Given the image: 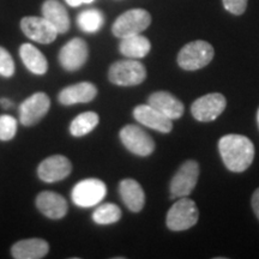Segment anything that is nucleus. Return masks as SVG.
Returning <instances> with one entry per match:
<instances>
[{
  "label": "nucleus",
  "mask_w": 259,
  "mask_h": 259,
  "mask_svg": "<svg viewBox=\"0 0 259 259\" xmlns=\"http://www.w3.org/2000/svg\"><path fill=\"white\" fill-rule=\"evenodd\" d=\"M134 116L142 125L153 128L155 131L162 132V134H169L173 130V120L149 103L136 107L134 109Z\"/></svg>",
  "instance_id": "4468645a"
},
{
  "label": "nucleus",
  "mask_w": 259,
  "mask_h": 259,
  "mask_svg": "<svg viewBox=\"0 0 259 259\" xmlns=\"http://www.w3.org/2000/svg\"><path fill=\"white\" fill-rule=\"evenodd\" d=\"M219 151L225 166L235 173L247 169L254 158L253 143L241 135L223 136L219 141Z\"/></svg>",
  "instance_id": "f257e3e1"
},
{
  "label": "nucleus",
  "mask_w": 259,
  "mask_h": 259,
  "mask_svg": "<svg viewBox=\"0 0 259 259\" xmlns=\"http://www.w3.org/2000/svg\"><path fill=\"white\" fill-rule=\"evenodd\" d=\"M18 122L12 115H0V141H11L17 134Z\"/></svg>",
  "instance_id": "a878e982"
},
{
  "label": "nucleus",
  "mask_w": 259,
  "mask_h": 259,
  "mask_svg": "<svg viewBox=\"0 0 259 259\" xmlns=\"http://www.w3.org/2000/svg\"><path fill=\"white\" fill-rule=\"evenodd\" d=\"M88 56L89 50L87 42L80 37H74L60 50L59 61L64 70L73 72L82 69L88 60Z\"/></svg>",
  "instance_id": "9b49d317"
},
{
  "label": "nucleus",
  "mask_w": 259,
  "mask_h": 259,
  "mask_svg": "<svg viewBox=\"0 0 259 259\" xmlns=\"http://www.w3.org/2000/svg\"><path fill=\"white\" fill-rule=\"evenodd\" d=\"M19 56L23 61L24 66L30 71L31 73L42 76L47 72L48 61L46 57L40 50H37L34 45L23 44L19 47Z\"/></svg>",
  "instance_id": "412c9836"
},
{
  "label": "nucleus",
  "mask_w": 259,
  "mask_h": 259,
  "mask_svg": "<svg viewBox=\"0 0 259 259\" xmlns=\"http://www.w3.org/2000/svg\"><path fill=\"white\" fill-rule=\"evenodd\" d=\"M121 143L137 156H149L154 153L155 142L151 136L137 125H126L120 130Z\"/></svg>",
  "instance_id": "0eeeda50"
},
{
  "label": "nucleus",
  "mask_w": 259,
  "mask_h": 259,
  "mask_svg": "<svg viewBox=\"0 0 259 259\" xmlns=\"http://www.w3.org/2000/svg\"><path fill=\"white\" fill-rule=\"evenodd\" d=\"M148 103L153 106L154 108H156L157 111L163 113L171 120H177V119L181 118L184 111H185L183 102L167 92H156L151 94L149 96Z\"/></svg>",
  "instance_id": "f3484780"
},
{
  "label": "nucleus",
  "mask_w": 259,
  "mask_h": 259,
  "mask_svg": "<svg viewBox=\"0 0 259 259\" xmlns=\"http://www.w3.org/2000/svg\"><path fill=\"white\" fill-rule=\"evenodd\" d=\"M145 78H147V70L143 64L136 59L115 61L108 71V79L115 85H138L143 83Z\"/></svg>",
  "instance_id": "7ed1b4c3"
},
{
  "label": "nucleus",
  "mask_w": 259,
  "mask_h": 259,
  "mask_svg": "<svg viewBox=\"0 0 259 259\" xmlns=\"http://www.w3.org/2000/svg\"><path fill=\"white\" fill-rule=\"evenodd\" d=\"M151 23V16L147 10L134 9L128 10L119 16L112 25V32L114 36L124 38L132 35L141 34Z\"/></svg>",
  "instance_id": "39448f33"
},
{
  "label": "nucleus",
  "mask_w": 259,
  "mask_h": 259,
  "mask_svg": "<svg viewBox=\"0 0 259 259\" xmlns=\"http://www.w3.org/2000/svg\"><path fill=\"white\" fill-rule=\"evenodd\" d=\"M119 193H120L122 202L132 212H139L144 208L145 193L136 180L124 179L120 181Z\"/></svg>",
  "instance_id": "aec40b11"
},
{
  "label": "nucleus",
  "mask_w": 259,
  "mask_h": 259,
  "mask_svg": "<svg viewBox=\"0 0 259 259\" xmlns=\"http://www.w3.org/2000/svg\"><path fill=\"white\" fill-rule=\"evenodd\" d=\"M252 209L259 220V189L255 190L253 196H252Z\"/></svg>",
  "instance_id": "c85d7f7f"
},
{
  "label": "nucleus",
  "mask_w": 259,
  "mask_h": 259,
  "mask_svg": "<svg viewBox=\"0 0 259 259\" xmlns=\"http://www.w3.org/2000/svg\"><path fill=\"white\" fill-rule=\"evenodd\" d=\"M0 106H2L3 108L9 109V108H11L12 106H14V103H12L11 100L6 99V97H3V99H0Z\"/></svg>",
  "instance_id": "7c9ffc66"
},
{
  "label": "nucleus",
  "mask_w": 259,
  "mask_h": 259,
  "mask_svg": "<svg viewBox=\"0 0 259 259\" xmlns=\"http://www.w3.org/2000/svg\"><path fill=\"white\" fill-rule=\"evenodd\" d=\"M199 211L192 199L181 197L167 213V227L173 232H181L192 227L198 222Z\"/></svg>",
  "instance_id": "20e7f679"
},
{
  "label": "nucleus",
  "mask_w": 259,
  "mask_h": 259,
  "mask_svg": "<svg viewBox=\"0 0 259 259\" xmlns=\"http://www.w3.org/2000/svg\"><path fill=\"white\" fill-rule=\"evenodd\" d=\"M42 17L46 18L57 29L58 34H65L70 29V17L67 10L58 0H46L41 8Z\"/></svg>",
  "instance_id": "a211bd4d"
},
{
  "label": "nucleus",
  "mask_w": 259,
  "mask_h": 259,
  "mask_svg": "<svg viewBox=\"0 0 259 259\" xmlns=\"http://www.w3.org/2000/svg\"><path fill=\"white\" fill-rule=\"evenodd\" d=\"M51 108V100L47 94L38 92L25 99L19 106V121L24 126H34L47 114Z\"/></svg>",
  "instance_id": "1a4fd4ad"
},
{
  "label": "nucleus",
  "mask_w": 259,
  "mask_h": 259,
  "mask_svg": "<svg viewBox=\"0 0 259 259\" xmlns=\"http://www.w3.org/2000/svg\"><path fill=\"white\" fill-rule=\"evenodd\" d=\"M257 121H258V126H259V108H258V113H257Z\"/></svg>",
  "instance_id": "2f4dec72"
},
{
  "label": "nucleus",
  "mask_w": 259,
  "mask_h": 259,
  "mask_svg": "<svg viewBox=\"0 0 259 259\" xmlns=\"http://www.w3.org/2000/svg\"><path fill=\"white\" fill-rule=\"evenodd\" d=\"M107 194V186L102 180L90 178L77 183L71 192L74 205L79 208H92L103 200Z\"/></svg>",
  "instance_id": "423d86ee"
},
{
  "label": "nucleus",
  "mask_w": 259,
  "mask_h": 259,
  "mask_svg": "<svg viewBox=\"0 0 259 259\" xmlns=\"http://www.w3.org/2000/svg\"><path fill=\"white\" fill-rule=\"evenodd\" d=\"M223 6L228 12L233 15H242L247 8L248 0H222Z\"/></svg>",
  "instance_id": "cd10ccee"
},
{
  "label": "nucleus",
  "mask_w": 259,
  "mask_h": 259,
  "mask_svg": "<svg viewBox=\"0 0 259 259\" xmlns=\"http://www.w3.org/2000/svg\"><path fill=\"white\" fill-rule=\"evenodd\" d=\"M36 206L40 211L48 219L59 220L66 216L67 206L66 199L59 193L45 191L36 197Z\"/></svg>",
  "instance_id": "2eb2a0df"
},
{
  "label": "nucleus",
  "mask_w": 259,
  "mask_h": 259,
  "mask_svg": "<svg viewBox=\"0 0 259 259\" xmlns=\"http://www.w3.org/2000/svg\"><path fill=\"white\" fill-rule=\"evenodd\" d=\"M151 50V44L143 35L137 34L121 38L119 51L128 59H142L147 57Z\"/></svg>",
  "instance_id": "4be33fe9"
},
{
  "label": "nucleus",
  "mask_w": 259,
  "mask_h": 259,
  "mask_svg": "<svg viewBox=\"0 0 259 259\" xmlns=\"http://www.w3.org/2000/svg\"><path fill=\"white\" fill-rule=\"evenodd\" d=\"M105 23V16L100 10L89 9L82 11L77 17V24L84 32H97Z\"/></svg>",
  "instance_id": "b1692460"
},
{
  "label": "nucleus",
  "mask_w": 259,
  "mask_h": 259,
  "mask_svg": "<svg viewBox=\"0 0 259 259\" xmlns=\"http://www.w3.org/2000/svg\"><path fill=\"white\" fill-rule=\"evenodd\" d=\"M121 219V210L118 205L112 203H105L97 206L93 213V221L96 225L107 226L118 222Z\"/></svg>",
  "instance_id": "393cba45"
},
{
  "label": "nucleus",
  "mask_w": 259,
  "mask_h": 259,
  "mask_svg": "<svg viewBox=\"0 0 259 259\" xmlns=\"http://www.w3.org/2000/svg\"><path fill=\"white\" fill-rule=\"evenodd\" d=\"M100 118L95 112H85L77 115L70 125V134L73 137H83L90 134L99 125Z\"/></svg>",
  "instance_id": "5701e85b"
},
{
  "label": "nucleus",
  "mask_w": 259,
  "mask_h": 259,
  "mask_svg": "<svg viewBox=\"0 0 259 259\" xmlns=\"http://www.w3.org/2000/svg\"><path fill=\"white\" fill-rule=\"evenodd\" d=\"M213 58V48L209 42L198 40L190 42L178 54V64L183 70L196 71L203 69Z\"/></svg>",
  "instance_id": "f03ea898"
},
{
  "label": "nucleus",
  "mask_w": 259,
  "mask_h": 259,
  "mask_svg": "<svg viewBox=\"0 0 259 259\" xmlns=\"http://www.w3.org/2000/svg\"><path fill=\"white\" fill-rule=\"evenodd\" d=\"M50 245L44 239H27L21 240L11 247V254L15 259H41L46 257Z\"/></svg>",
  "instance_id": "6ab92c4d"
},
{
  "label": "nucleus",
  "mask_w": 259,
  "mask_h": 259,
  "mask_svg": "<svg viewBox=\"0 0 259 259\" xmlns=\"http://www.w3.org/2000/svg\"><path fill=\"white\" fill-rule=\"evenodd\" d=\"M199 177V164L196 161L189 160L181 164L170 181L171 198H181L192 193Z\"/></svg>",
  "instance_id": "6e6552de"
},
{
  "label": "nucleus",
  "mask_w": 259,
  "mask_h": 259,
  "mask_svg": "<svg viewBox=\"0 0 259 259\" xmlns=\"http://www.w3.org/2000/svg\"><path fill=\"white\" fill-rule=\"evenodd\" d=\"M15 61L11 54L4 47H0V76L10 78L15 74Z\"/></svg>",
  "instance_id": "bb28decb"
},
{
  "label": "nucleus",
  "mask_w": 259,
  "mask_h": 259,
  "mask_svg": "<svg viewBox=\"0 0 259 259\" xmlns=\"http://www.w3.org/2000/svg\"><path fill=\"white\" fill-rule=\"evenodd\" d=\"M65 2L69 4L71 8H77L82 4H92L94 0H65Z\"/></svg>",
  "instance_id": "c756f323"
},
{
  "label": "nucleus",
  "mask_w": 259,
  "mask_h": 259,
  "mask_svg": "<svg viewBox=\"0 0 259 259\" xmlns=\"http://www.w3.org/2000/svg\"><path fill=\"white\" fill-rule=\"evenodd\" d=\"M72 171V164L67 157L63 155H53L45 158L38 164L37 176L45 183H57L64 180Z\"/></svg>",
  "instance_id": "ddd939ff"
},
{
  "label": "nucleus",
  "mask_w": 259,
  "mask_h": 259,
  "mask_svg": "<svg viewBox=\"0 0 259 259\" xmlns=\"http://www.w3.org/2000/svg\"><path fill=\"white\" fill-rule=\"evenodd\" d=\"M97 95V88L90 82H80L66 87L59 93L58 100L61 105L72 106L77 103H88Z\"/></svg>",
  "instance_id": "dca6fc26"
},
{
  "label": "nucleus",
  "mask_w": 259,
  "mask_h": 259,
  "mask_svg": "<svg viewBox=\"0 0 259 259\" xmlns=\"http://www.w3.org/2000/svg\"><path fill=\"white\" fill-rule=\"evenodd\" d=\"M226 106V97L222 94L212 93L197 99L191 106V113L198 121H213L222 114Z\"/></svg>",
  "instance_id": "9d476101"
},
{
  "label": "nucleus",
  "mask_w": 259,
  "mask_h": 259,
  "mask_svg": "<svg viewBox=\"0 0 259 259\" xmlns=\"http://www.w3.org/2000/svg\"><path fill=\"white\" fill-rule=\"evenodd\" d=\"M21 29L28 38L42 45L52 44L58 36L57 29L44 17L29 16L22 18Z\"/></svg>",
  "instance_id": "f8f14e48"
}]
</instances>
